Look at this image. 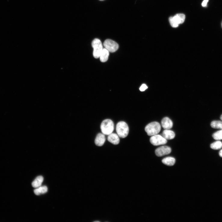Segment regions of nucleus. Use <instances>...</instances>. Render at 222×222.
<instances>
[{
  "instance_id": "a211bd4d",
  "label": "nucleus",
  "mask_w": 222,
  "mask_h": 222,
  "mask_svg": "<svg viewBox=\"0 0 222 222\" xmlns=\"http://www.w3.org/2000/svg\"><path fill=\"white\" fill-rule=\"evenodd\" d=\"M211 147L214 150H219L222 147V143L220 141H216L211 145Z\"/></svg>"
},
{
  "instance_id": "39448f33",
  "label": "nucleus",
  "mask_w": 222,
  "mask_h": 222,
  "mask_svg": "<svg viewBox=\"0 0 222 222\" xmlns=\"http://www.w3.org/2000/svg\"><path fill=\"white\" fill-rule=\"evenodd\" d=\"M186 19V16L183 14H179L173 17H170L169 21L171 26L173 28L178 27L180 24L183 23Z\"/></svg>"
},
{
  "instance_id": "0eeeda50",
  "label": "nucleus",
  "mask_w": 222,
  "mask_h": 222,
  "mask_svg": "<svg viewBox=\"0 0 222 222\" xmlns=\"http://www.w3.org/2000/svg\"><path fill=\"white\" fill-rule=\"evenodd\" d=\"M150 142L153 145L157 146L165 144L167 141L162 135L157 134L152 136L150 139Z\"/></svg>"
},
{
  "instance_id": "4be33fe9",
  "label": "nucleus",
  "mask_w": 222,
  "mask_h": 222,
  "mask_svg": "<svg viewBox=\"0 0 222 222\" xmlns=\"http://www.w3.org/2000/svg\"><path fill=\"white\" fill-rule=\"evenodd\" d=\"M219 155L220 157H222V150H220L219 153Z\"/></svg>"
},
{
  "instance_id": "5701e85b",
  "label": "nucleus",
  "mask_w": 222,
  "mask_h": 222,
  "mask_svg": "<svg viewBox=\"0 0 222 222\" xmlns=\"http://www.w3.org/2000/svg\"><path fill=\"white\" fill-rule=\"evenodd\" d=\"M220 119L222 121V115L220 117Z\"/></svg>"
},
{
  "instance_id": "20e7f679",
  "label": "nucleus",
  "mask_w": 222,
  "mask_h": 222,
  "mask_svg": "<svg viewBox=\"0 0 222 222\" xmlns=\"http://www.w3.org/2000/svg\"><path fill=\"white\" fill-rule=\"evenodd\" d=\"M92 45L94 48V57L95 58H99L103 48L100 39H96L92 41Z\"/></svg>"
},
{
  "instance_id": "f3484780",
  "label": "nucleus",
  "mask_w": 222,
  "mask_h": 222,
  "mask_svg": "<svg viewBox=\"0 0 222 222\" xmlns=\"http://www.w3.org/2000/svg\"><path fill=\"white\" fill-rule=\"evenodd\" d=\"M211 126L214 128L222 130V122L220 121H214L211 122Z\"/></svg>"
},
{
  "instance_id": "f03ea898",
  "label": "nucleus",
  "mask_w": 222,
  "mask_h": 222,
  "mask_svg": "<svg viewBox=\"0 0 222 222\" xmlns=\"http://www.w3.org/2000/svg\"><path fill=\"white\" fill-rule=\"evenodd\" d=\"M116 130L119 137L122 138L127 137L129 131L128 126L127 123L123 121L117 123Z\"/></svg>"
},
{
  "instance_id": "f8f14e48",
  "label": "nucleus",
  "mask_w": 222,
  "mask_h": 222,
  "mask_svg": "<svg viewBox=\"0 0 222 222\" xmlns=\"http://www.w3.org/2000/svg\"><path fill=\"white\" fill-rule=\"evenodd\" d=\"M162 136L166 140H171L174 139L175 136L174 132L169 129H165L163 132Z\"/></svg>"
},
{
  "instance_id": "7ed1b4c3",
  "label": "nucleus",
  "mask_w": 222,
  "mask_h": 222,
  "mask_svg": "<svg viewBox=\"0 0 222 222\" xmlns=\"http://www.w3.org/2000/svg\"><path fill=\"white\" fill-rule=\"evenodd\" d=\"M114 125L113 122L110 119L104 120L101 123V129L102 133L106 135H108L114 131Z\"/></svg>"
},
{
  "instance_id": "9b49d317",
  "label": "nucleus",
  "mask_w": 222,
  "mask_h": 222,
  "mask_svg": "<svg viewBox=\"0 0 222 222\" xmlns=\"http://www.w3.org/2000/svg\"><path fill=\"white\" fill-rule=\"evenodd\" d=\"M108 140L115 145L119 144L120 141L119 136L115 133H112L108 135Z\"/></svg>"
},
{
  "instance_id": "9d476101",
  "label": "nucleus",
  "mask_w": 222,
  "mask_h": 222,
  "mask_svg": "<svg viewBox=\"0 0 222 222\" xmlns=\"http://www.w3.org/2000/svg\"><path fill=\"white\" fill-rule=\"evenodd\" d=\"M106 141L105 135L103 133H99L95 140V144L98 146H102Z\"/></svg>"
},
{
  "instance_id": "dca6fc26",
  "label": "nucleus",
  "mask_w": 222,
  "mask_h": 222,
  "mask_svg": "<svg viewBox=\"0 0 222 222\" xmlns=\"http://www.w3.org/2000/svg\"><path fill=\"white\" fill-rule=\"evenodd\" d=\"M48 188L46 186L40 187L36 188L34 190V193L36 195H39L41 194H44L47 192Z\"/></svg>"
},
{
  "instance_id": "ddd939ff",
  "label": "nucleus",
  "mask_w": 222,
  "mask_h": 222,
  "mask_svg": "<svg viewBox=\"0 0 222 222\" xmlns=\"http://www.w3.org/2000/svg\"><path fill=\"white\" fill-rule=\"evenodd\" d=\"M162 162L167 166H172L175 164L176 160L174 157H168L164 158L162 160Z\"/></svg>"
},
{
  "instance_id": "4468645a",
  "label": "nucleus",
  "mask_w": 222,
  "mask_h": 222,
  "mask_svg": "<svg viewBox=\"0 0 222 222\" xmlns=\"http://www.w3.org/2000/svg\"><path fill=\"white\" fill-rule=\"evenodd\" d=\"M43 180L44 178L42 176L37 177L32 183V187L36 188L41 187Z\"/></svg>"
},
{
  "instance_id": "6e6552de",
  "label": "nucleus",
  "mask_w": 222,
  "mask_h": 222,
  "mask_svg": "<svg viewBox=\"0 0 222 222\" xmlns=\"http://www.w3.org/2000/svg\"><path fill=\"white\" fill-rule=\"evenodd\" d=\"M171 151L170 147L163 146L157 148L155 151V154L157 156L162 157L170 154Z\"/></svg>"
},
{
  "instance_id": "412c9836",
  "label": "nucleus",
  "mask_w": 222,
  "mask_h": 222,
  "mask_svg": "<svg viewBox=\"0 0 222 222\" xmlns=\"http://www.w3.org/2000/svg\"><path fill=\"white\" fill-rule=\"evenodd\" d=\"M208 2V0H204L202 4V6L204 7H205L207 5Z\"/></svg>"
},
{
  "instance_id": "423d86ee",
  "label": "nucleus",
  "mask_w": 222,
  "mask_h": 222,
  "mask_svg": "<svg viewBox=\"0 0 222 222\" xmlns=\"http://www.w3.org/2000/svg\"><path fill=\"white\" fill-rule=\"evenodd\" d=\"M105 48L109 52L114 53L119 48V45L115 41L110 39L106 40L103 44Z\"/></svg>"
},
{
  "instance_id": "aec40b11",
  "label": "nucleus",
  "mask_w": 222,
  "mask_h": 222,
  "mask_svg": "<svg viewBox=\"0 0 222 222\" xmlns=\"http://www.w3.org/2000/svg\"><path fill=\"white\" fill-rule=\"evenodd\" d=\"M148 88L146 84H143L140 87V90L141 91H144Z\"/></svg>"
},
{
  "instance_id": "2eb2a0df",
  "label": "nucleus",
  "mask_w": 222,
  "mask_h": 222,
  "mask_svg": "<svg viewBox=\"0 0 222 222\" xmlns=\"http://www.w3.org/2000/svg\"><path fill=\"white\" fill-rule=\"evenodd\" d=\"M109 56V52L105 48H103L100 57V61L103 63L105 62L108 60Z\"/></svg>"
},
{
  "instance_id": "b1692460",
  "label": "nucleus",
  "mask_w": 222,
  "mask_h": 222,
  "mask_svg": "<svg viewBox=\"0 0 222 222\" xmlns=\"http://www.w3.org/2000/svg\"><path fill=\"white\" fill-rule=\"evenodd\" d=\"M100 1H104V0H100Z\"/></svg>"
},
{
  "instance_id": "f257e3e1",
  "label": "nucleus",
  "mask_w": 222,
  "mask_h": 222,
  "mask_svg": "<svg viewBox=\"0 0 222 222\" xmlns=\"http://www.w3.org/2000/svg\"><path fill=\"white\" fill-rule=\"evenodd\" d=\"M161 129L159 123L156 122H152L146 126L145 131L150 136L156 135L159 133Z\"/></svg>"
},
{
  "instance_id": "1a4fd4ad",
  "label": "nucleus",
  "mask_w": 222,
  "mask_h": 222,
  "mask_svg": "<svg viewBox=\"0 0 222 222\" xmlns=\"http://www.w3.org/2000/svg\"><path fill=\"white\" fill-rule=\"evenodd\" d=\"M162 127L165 129H170L173 127V123L169 118L166 117L164 118L161 122Z\"/></svg>"
},
{
  "instance_id": "6ab92c4d",
  "label": "nucleus",
  "mask_w": 222,
  "mask_h": 222,
  "mask_svg": "<svg viewBox=\"0 0 222 222\" xmlns=\"http://www.w3.org/2000/svg\"><path fill=\"white\" fill-rule=\"evenodd\" d=\"M214 139L216 140H222V130L214 133L212 135Z\"/></svg>"
}]
</instances>
